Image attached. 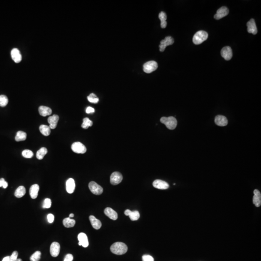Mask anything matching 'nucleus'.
Returning a JSON list of instances; mask_svg holds the SVG:
<instances>
[{"instance_id": "f257e3e1", "label": "nucleus", "mask_w": 261, "mask_h": 261, "mask_svg": "<svg viewBox=\"0 0 261 261\" xmlns=\"http://www.w3.org/2000/svg\"><path fill=\"white\" fill-rule=\"evenodd\" d=\"M110 250L114 254L123 255L126 253L128 250V247L125 243L123 242H117L111 245Z\"/></svg>"}, {"instance_id": "f03ea898", "label": "nucleus", "mask_w": 261, "mask_h": 261, "mask_svg": "<svg viewBox=\"0 0 261 261\" xmlns=\"http://www.w3.org/2000/svg\"><path fill=\"white\" fill-rule=\"evenodd\" d=\"M160 121L164 124L166 127L169 130H174L177 126V121L175 118L173 117H162Z\"/></svg>"}, {"instance_id": "7ed1b4c3", "label": "nucleus", "mask_w": 261, "mask_h": 261, "mask_svg": "<svg viewBox=\"0 0 261 261\" xmlns=\"http://www.w3.org/2000/svg\"><path fill=\"white\" fill-rule=\"evenodd\" d=\"M208 38V34L204 31H197L193 36V41L195 45H199L204 41H205Z\"/></svg>"}, {"instance_id": "20e7f679", "label": "nucleus", "mask_w": 261, "mask_h": 261, "mask_svg": "<svg viewBox=\"0 0 261 261\" xmlns=\"http://www.w3.org/2000/svg\"><path fill=\"white\" fill-rule=\"evenodd\" d=\"M158 68L156 61H150L145 63L143 65V70L146 73H150L155 71Z\"/></svg>"}, {"instance_id": "39448f33", "label": "nucleus", "mask_w": 261, "mask_h": 261, "mask_svg": "<svg viewBox=\"0 0 261 261\" xmlns=\"http://www.w3.org/2000/svg\"><path fill=\"white\" fill-rule=\"evenodd\" d=\"M71 148L73 152L78 154H84L87 151V148L82 143L76 142L73 144Z\"/></svg>"}, {"instance_id": "423d86ee", "label": "nucleus", "mask_w": 261, "mask_h": 261, "mask_svg": "<svg viewBox=\"0 0 261 261\" xmlns=\"http://www.w3.org/2000/svg\"><path fill=\"white\" fill-rule=\"evenodd\" d=\"M88 187L92 193L95 195H100L103 192V189L101 186L94 182L91 181L88 184Z\"/></svg>"}, {"instance_id": "0eeeda50", "label": "nucleus", "mask_w": 261, "mask_h": 261, "mask_svg": "<svg viewBox=\"0 0 261 261\" xmlns=\"http://www.w3.org/2000/svg\"><path fill=\"white\" fill-rule=\"evenodd\" d=\"M174 43V40L172 37L167 36L163 40L160 41L159 45L160 51L163 52L165 51L166 46L173 45Z\"/></svg>"}, {"instance_id": "6e6552de", "label": "nucleus", "mask_w": 261, "mask_h": 261, "mask_svg": "<svg viewBox=\"0 0 261 261\" xmlns=\"http://www.w3.org/2000/svg\"><path fill=\"white\" fill-rule=\"evenodd\" d=\"M123 175L120 172H115L110 176V183L113 185H117L123 180Z\"/></svg>"}, {"instance_id": "1a4fd4ad", "label": "nucleus", "mask_w": 261, "mask_h": 261, "mask_svg": "<svg viewBox=\"0 0 261 261\" xmlns=\"http://www.w3.org/2000/svg\"><path fill=\"white\" fill-rule=\"evenodd\" d=\"M228 14V9L225 6H222L218 10L216 14L214 15V18L217 20H219L226 16Z\"/></svg>"}, {"instance_id": "9d476101", "label": "nucleus", "mask_w": 261, "mask_h": 261, "mask_svg": "<svg viewBox=\"0 0 261 261\" xmlns=\"http://www.w3.org/2000/svg\"><path fill=\"white\" fill-rule=\"evenodd\" d=\"M222 56L226 61L231 59L232 56V50L230 46H225L221 51Z\"/></svg>"}, {"instance_id": "9b49d317", "label": "nucleus", "mask_w": 261, "mask_h": 261, "mask_svg": "<svg viewBox=\"0 0 261 261\" xmlns=\"http://www.w3.org/2000/svg\"><path fill=\"white\" fill-rule=\"evenodd\" d=\"M60 245L58 243L54 242L51 244L50 247V253L52 257H56L58 255L60 252Z\"/></svg>"}, {"instance_id": "f8f14e48", "label": "nucleus", "mask_w": 261, "mask_h": 261, "mask_svg": "<svg viewBox=\"0 0 261 261\" xmlns=\"http://www.w3.org/2000/svg\"><path fill=\"white\" fill-rule=\"evenodd\" d=\"M153 186L154 188L160 190H166L169 187V185L167 182L160 180H154L153 182Z\"/></svg>"}, {"instance_id": "ddd939ff", "label": "nucleus", "mask_w": 261, "mask_h": 261, "mask_svg": "<svg viewBox=\"0 0 261 261\" xmlns=\"http://www.w3.org/2000/svg\"><path fill=\"white\" fill-rule=\"evenodd\" d=\"M247 31L248 33L254 34V35L257 34V27L256 25L254 19H252L250 21L247 22Z\"/></svg>"}, {"instance_id": "4468645a", "label": "nucleus", "mask_w": 261, "mask_h": 261, "mask_svg": "<svg viewBox=\"0 0 261 261\" xmlns=\"http://www.w3.org/2000/svg\"><path fill=\"white\" fill-rule=\"evenodd\" d=\"M78 240L79 241L78 245L79 246H82L84 247L88 246V239L86 234L84 232H80L78 235Z\"/></svg>"}, {"instance_id": "2eb2a0df", "label": "nucleus", "mask_w": 261, "mask_h": 261, "mask_svg": "<svg viewBox=\"0 0 261 261\" xmlns=\"http://www.w3.org/2000/svg\"><path fill=\"white\" fill-rule=\"evenodd\" d=\"M11 57L16 63H19L22 60V56L18 48H13L11 52Z\"/></svg>"}, {"instance_id": "dca6fc26", "label": "nucleus", "mask_w": 261, "mask_h": 261, "mask_svg": "<svg viewBox=\"0 0 261 261\" xmlns=\"http://www.w3.org/2000/svg\"><path fill=\"white\" fill-rule=\"evenodd\" d=\"M58 120L59 117L57 115H54L53 116H50L48 118V123L49 124V127L51 129H54L56 128Z\"/></svg>"}, {"instance_id": "f3484780", "label": "nucleus", "mask_w": 261, "mask_h": 261, "mask_svg": "<svg viewBox=\"0 0 261 261\" xmlns=\"http://www.w3.org/2000/svg\"><path fill=\"white\" fill-rule=\"evenodd\" d=\"M215 123L219 126H225L228 124V120L225 116L218 115L215 117Z\"/></svg>"}, {"instance_id": "a211bd4d", "label": "nucleus", "mask_w": 261, "mask_h": 261, "mask_svg": "<svg viewBox=\"0 0 261 261\" xmlns=\"http://www.w3.org/2000/svg\"><path fill=\"white\" fill-rule=\"evenodd\" d=\"M254 196L253 197V203L256 207H259L261 205V195L259 190L257 189L254 190Z\"/></svg>"}, {"instance_id": "6ab92c4d", "label": "nucleus", "mask_w": 261, "mask_h": 261, "mask_svg": "<svg viewBox=\"0 0 261 261\" xmlns=\"http://www.w3.org/2000/svg\"><path fill=\"white\" fill-rule=\"evenodd\" d=\"M75 187L76 184L74 180L72 178H69L66 183V187L67 193L70 194L73 193L75 190Z\"/></svg>"}, {"instance_id": "aec40b11", "label": "nucleus", "mask_w": 261, "mask_h": 261, "mask_svg": "<svg viewBox=\"0 0 261 261\" xmlns=\"http://www.w3.org/2000/svg\"><path fill=\"white\" fill-rule=\"evenodd\" d=\"M106 216L112 220H116L118 219V214L117 212L110 208H106L104 210Z\"/></svg>"}, {"instance_id": "412c9836", "label": "nucleus", "mask_w": 261, "mask_h": 261, "mask_svg": "<svg viewBox=\"0 0 261 261\" xmlns=\"http://www.w3.org/2000/svg\"><path fill=\"white\" fill-rule=\"evenodd\" d=\"M89 219H90L91 225L93 226V228L96 229V230H98L101 228L102 226V223H101V221L96 219L94 216H93V215L90 216Z\"/></svg>"}, {"instance_id": "4be33fe9", "label": "nucleus", "mask_w": 261, "mask_h": 261, "mask_svg": "<svg viewBox=\"0 0 261 261\" xmlns=\"http://www.w3.org/2000/svg\"><path fill=\"white\" fill-rule=\"evenodd\" d=\"M39 186L38 184H34L31 187L30 189V195L32 199L36 198L38 196Z\"/></svg>"}, {"instance_id": "5701e85b", "label": "nucleus", "mask_w": 261, "mask_h": 261, "mask_svg": "<svg viewBox=\"0 0 261 261\" xmlns=\"http://www.w3.org/2000/svg\"><path fill=\"white\" fill-rule=\"evenodd\" d=\"M39 112L41 116L46 117L51 114L52 110L51 108L45 106H41L39 108Z\"/></svg>"}, {"instance_id": "b1692460", "label": "nucleus", "mask_w": 261, "mask_h": 261, "mask_svg": "<svg viewBox=\"0 0 261 261\" xmlns=\"http://www.w3.org/2000/svg\"><path fill=\"white\" fill-rule=\"evenodd\" d=\"M159 18L160 21V27L163 29L165 28L167 26V22L166 21L167 19V16L165 13L164 12H161L160 13L159 15Z\"/></svg>"}, {"instance_id": "393cba45", "label": "nucleus", "mask_w": 261, "mask_h": 261, "mask_svg": "<svg viewBox=\"0 0 261 261\" xmlns=\"http://www.w3.org/2000/svg\"><path fill=\"white\" fill-rule=\"evenodd\" d=\"M26 193V189L24 187L21 186L19 187L15 192V196L17 198H21Z\"/></svg>"}, {"instance_id": "a878e982", "label": "nucleus", "mask_w": 261, "mask_h": 261, "mask_svg": "<svg viewBox=\"0 0 261 261\" xmlns=\"http://www.w3.org/2000/svg\"><path fill=\"white\" fill-rule=\"evenodd\" d=\"M76 221L73 219L69 218H66L63 220V225L66 228H71L75 226Z\"/></svg>"}, {"instance_id": "bb28decb", "label": "nucleus", "mask_w": 261, "mask_h": 261, "mask_svg": "<svg viewBox=\"0 0 261 261\" xmlns=\"http://www.w3.org/2000/svg\"><path fill=\"white\" fill-rule=\"evenodd\" d=\"M40 132L45 136H48L51 133V128L48 126L46 125H41L39 127Z\"/></svg>"}, {"instance_id": "cd10ccee", "label": "nucleus", "mask_w": 261, "mask_h": 261, "mask_svg": "<svg viewBox=\"0 0 261 261\" xmlns=\"http://www.w3.org/2000/svg\"><path fill=\"white\" fill-rule=\"evenodd\" d=\"M26 138L27 134L25 132L19 131L16 133V136L15 137V140L16 142L22 141L26 140Z\"/></svg>"}, {"instance_id": "c85d7f7f", "label": "nucleus", "mask_w": 261, "mask_h": 261, "mask_svg": "<svg viewBox=\"0 0 261 261\" xmlns=\"http://www.w3.org/2000/svg\"><path fill=\"white\" fill-rule=\"evenodd\" d=\"M48 153V150L46 148H42L38 150L36 153V157L38 160H42Z\"/></svg>"}, {"instance_id": "c756f323", "label": "nucleus", "mask_w": 261, "mask_h": 261, "mask_svg": "<svg viewBox=\"0 0 261 261\" xmlns=\"http://www.w3.org/2000/svg\"><path fill=\"white\" fill-rule=\"evenodd\" d=\"M93 124V121H91L88 118H85L83 119V123L82 124L81 127L84 129H87L89 127L92 126Z\"/></svg>"}, {"instance_id": "7c9ffc66", "label": "nucleus", "mask_w": 261, "mask_h": 261, "mask_svg": "<svg viewBox=\"0 0 261 261\" xmlns=\"http://www.w3.org/2000/svg\"><path fill=\"white\" fill-rule=\"evenodd\" d=\"M41 252L40 251H36L30 257L31 261H39L41 258Z\"/></svg>"}, {"instance_id": "2f4dec72", "label": "nucleus", "mask_w": 261, "mask_h": 261, "mask_svg": "<svg viewBox=\"0 0 261 261\" xmlns=\"http://www.w3.org/2000/svg\"><path fill=\"white\" fill-rule=\"evenodd\" d=\"M8 99L6 95H0V106L4 107L8 104Z\"/></svg>"}, {"instance_id": "473e14b6", "label": "nucleus", "mask_w": 261, "mask_h": 261, "mask_svg": "<svg viewBox=\"0 0 261 261\" xmlns=\"http://www.w3.org/2000/svg\"><path fill=\"white\" fill-rule=\"evenodd\" d=\"M129 216L130 220H133V221L137 220L140 218V214H139L138 211H132V213H130V215Z\"/></svg>"}, {"instance_id": "72a5a7b5", "label": "nucleus", "mask_w": 261, "mask_h": 261, "mask_svg": "<svg viewBox=\"0 0 261 261\" xmlns=\"http://www.w3.org/2000/svg\"><path fill=\"white\" fill-rule=\"evenodd\" d=\"M87 98H88V101L91 103H96L99 101V100L98 99V97H97L96 95H95L94 93L90 94V95L88 96Z\"/></svg>"}, {"instance_id": "f704fd0d", "label": "nucleus", "mask_w": 261, "mask_h": 261, "mask_svg": "<svg viewBox=\"0 0 261 261\" xmlns=\"http://www.w3.org/2000/svg\"><path fill=\"white\" fill-rule=\"evenodd\" d=\"M22 155L24 158H31L34 156V153L30 150H25L22 151Z\"/></svg>"}, {"instance_id": "c9c22d12", "label": "nucleus", "mask_w": 261, "mask_h": 261, "mask_svg": "<svg viewBox=\"0 0 261 261\" xmlns=\"http://www.w3.org/2000/svg\"><path fill=\"white\" fill-rule=\"evenodd\" d=\"M51 206V201L49 198L45 199L44 202L43 208H49Z\"/></svg>"}, {"instance_id": "e433bc0d", "label": "nucleus", "mask_w": 261, "mask_h": 261, "mask_svg": "<svg viewBox=\"0 0 261 261\" xmlns=\"http://www.w3.org/2000/svg\"><path fill=\"white\" fill-rule=\"evenodd\" d=\"M18 252L16 251H14L12 254L10 256L9 261H16L18 259Z\"/></svg>"}, {"instance_id": "4c0bfd02", "label": "nucleus", "mask_w": 261, "mask_h": 261, "mask_svg": "<svg viewBox=\"0 0 261 261\" xmlns=\"http://www.w3.org/2000/svg\"><path fill=\"white\" fill-rule=\"evenodd\" d=\"M143 261H154L153 257L150 255H144L142 256Z\"/></svg>"}, {"instance_id": "58836bf2", "label": "nucleus", "mask_w": 261, "mask_h": 261, "mask_svg": "<svg viewBox=\"0 0 261 261\" xmlns=\"http://www.w3.org/2000/svg\"><path fill=\"white\" fill-rule=\"evenodd\" d=\"M73 256L72 254H67L65 256L63 261H73Z\"/></svg>"}, {"instance_id": "ea45409f", "label": "nucleus", "mask_w": 261, "mask_h": 261, "mask_svg": "<svg viewBox=\"0 0 261 261\" xmlns=\"http://www.w3.org/2000/svg\"><path fill=\"white\" fill-rule=\"evenodd\" d=\"M48 222L51 223L54 222V216L52 214H49L48 215Z\"/></svg>"}, {"instance_id": "a19ab883", "label": "nucleus", "mask_w": 261, "mask_h": 261, "mask_svg": "<svg viewBox=\"0 0 261 261\" xmlns=\"http://www.w3.org/2000/svg\"><path fill=\"white\" fill-rule=\"evenodd\" d=\"M86 112L87 114H91V113H94L95 110L93 108H91V106H88L86 109Z\"/></svg>"}, {"instance_id": "79ce46f5", "label": "nucleus", "mask_w": 261, "mask_h": 261, "mask_svg": "<svg viewBox=\"0 0 261 261\" xmlns=\"http://www.w3.org/2000/svg\"><path fill=\"white\" fill-rule=\"evenodd\" d=\"M132 211L130 210H126L125 211V212H124V214H125V215L126 216H129L130 215V213H132Z\"/></svg>"}, {"instance_id": "37998d69", "label": "nucleus", "mask_w": 261, "mask_h": 261, "mask_svg": "<svg viewBox=\"0 0 261 261\" xmlns=\"http://www.w3.org/2000/svg\"><path fill=\"white\" fill-rule=\"evenodd\" d=\"M5 181L4 178H1L0 179V187L3 186V183Z\"/></svg>"}, {"instance_id": "c03bdc74", "label": "nucleus", "mask_w": 261, "mask_h": 261, "mask_svg": "<svg viewBox=\"0 0 261 261\" xmlns=\"http://www.w3.org/2000/svg\"><path fill=\"white\" fill-rule=\"evenodd\" d=\"M7 186H8V183H7V182H6V181H4V183H3V187L4 188V189H6V188H7Z\"/></svg>"}, {"instance_id": "a18cd8bd", "label": "nucleus", "mask_w": 261, "mask_h": 261, "mask_svg": "<svg viewBox=\"0 0 261 261\" xmlns=\"http://www.w3.org/2000/svg\"><path fill=\"white\" fill-rule=\"evenodd\" d=\"M10 256H6L3 259L2 261H9Z\"/></svg>"}, {"instance_id": "49530a36", "label": "nucleus", "mask_w": 261, "mask_h": 261, "mask_svg": "<svg viewBox=\"0 0 261 261\" xmlns=\"http://www.w3.org/2000/svg\"><path fill=\"white\" fill-rule=\"evenodd\" d=\"M73 216H74V214H73L71 213V214H70V215H69L70 218H71L73 217Z\"/></svg>"}, {"instance_id": "de8ad7c7", "label": "nucleus", "mask_w": 261, "mask_h": 261, "mask_svg": "<svg viewBox=\"0 0 261 261\" xmlns=\"http://www.w3.org/2000/svg\"><path fill=\"white\" fill-rule=\"evenodd\" d=\"M16 261H22V260L21 259H17Z\"/></svg>"}]
</instances>
